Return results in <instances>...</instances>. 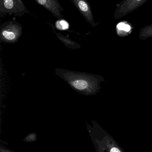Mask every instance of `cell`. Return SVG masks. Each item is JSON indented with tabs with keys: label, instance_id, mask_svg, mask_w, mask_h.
<instances>
[{
	"label": "cell",
	"instance_id": "cell-3",
	"mask_svg": "<svg viewBox=\"0 0 152 152\" xmlns=\"http://www.w3.org/2000/svg\"><path fill=\"white\" fill-rule=\"evenodd\" d=\"M150 0H122L116 4L114 14L115 19L122 18L135 11Z\"/></svg>",
	"mask_w": 152,
	"mask_h": 152
},
{
	"label": "cell",
	"instance_id": "cell-2",
	"mask_svg": "<svg viewBox=\"0 0 152 152\" xmlns=\"http://www.w3.org/2000/svg\"><path fill=\"white\" fill-rule=\"evenodd\" d=\"M30 14L22 0H0V17L7 15L21 17Z\"/></svg>",
	"mask_w": 152,
	"mask_h": 152
},
{
	"label": "cell",
	"instance_id": "cell-4",
	"mask_svg": "<svg viewBox=\"0 0 152 152\" xmlns=\"http://www.w3.org/2000/svg\"><path fill=\"white\" fill-rule=\"evenodd\" d=\"M71 1L88 23L93 27H96L98 24L99 23H96L94 20L90 5L87 0Z\"/></svg>",
	"mask_w": 152,
	"mask_h": 152
},
{
	"label": "cell",
	"instance_id": "cell-5",
	"mask_svg": "<svg viewBox=\"0 0 152 152\" xmlns=\"http://www.w3.org/2000/svg\"><path fill=\"white\" fill-rule=\"evenodd\" d=\"M35 1L50 12L55 17L59 19H63L64 16L62 12L64 10L58 0H35Z\"/></svg>",
	"mask_w": 152,
	"mask_h": 152
},
{
	"label": "cell",
	"instance_id": "cell-10",
	"mask_svg": "<svg viewBox=\"0 0 152 152\" xmlns=\"http://www.w3.org/2000/svg\"><path fill=\"white\" fill-rule=\"evenodd\" d=\"M72 84L75 88L79 90L84 89L88 87V83L83 80L75 81L73 82Z\"/></svg>",
	"mask_w": 152,
	"mask_h": 152
},
{
	"label": "cell",
	"instance_id": "cell-8",
	"mask_svg": "<svg viewBox=\"0 0 152 152\" xmlns=\"http://www.w3.org/2000/svg\"><path fill=\"white\" fill-rule=\"evenodd\" d=\"M138 37L140 39L143 40L152 38V24L144 26L141 28Z\"/></svg>",
	"mask_w": 152,
	"mask_h": 152
},
{
	"label": "cell",
	"instance_id": "cell-1",
	"mask_svg": "<svg viewBox=\"0 0 152 152\" xmlns=\"http://www.w3.org/2000/svg\"><path fill=\"white\" fill-rule=\"evenodd\" d=\"M22 25L15 21H9L3 23L0 28V40L1 42L15 43L23 35Z\"/></svg>",
	"mask_w": 152,
	"mask_h": 152
},
{
	"label": "cell",
	"instance_id": "cell-9",
	"mask_svg": "<svg viewBox=\"0 0 152 152\" xmlns=\"http://www.w3.org/2000/svg\"><path fill=\"white\" fill-rule=\"evenodd\" d=\"M56 26L58 30L64 31L69 29V24L67 21L62 19L56 22Z\"/></svg>",
	"mask_w": 152,
	"mask_h": 152
},
{
	"label": "cell",
	"instance_id": "cell-7",
	"mask_svg": "<svg viewBox=\"0 0 152 152\" xmlns=\"http://www.w3.org/2000/svg\"><path fill=\"white\" fill-rule=\"evenodd\" d=\"M56 35L58 39L62 42L67 48L72 49H77L80 48V44L69 39L68 37L64 36L60 33H56Z\"/></svg>",
	"mask_w": 152,
	"mask_h": 152
},
{
	"label": "cell",
	"instance_id": "cell-6",
	"mask_svg": "<svg viewBox=\"0 0 152 152\" xmlns=\"http://www.w3.org/2000/svg\"><path fill=\"white\" fill-rule=\"evenodd\" d=\"M133 27L127 21H122L117 24L116 32L117 35L121 37H124L132 32Z\"/></svg>",
	"mask_w": 152,
	"mask_h": 152
}]
</instances>
